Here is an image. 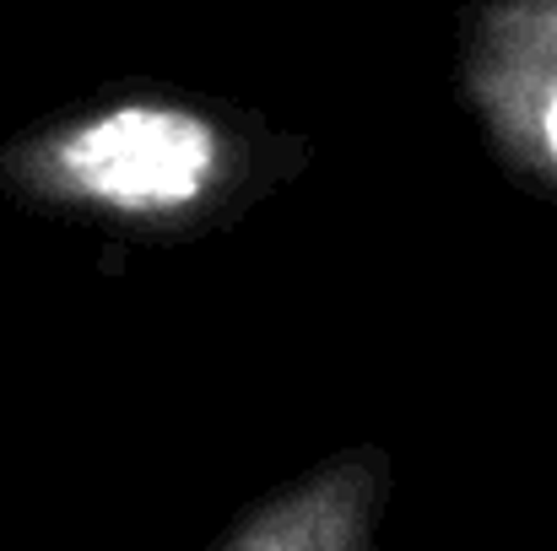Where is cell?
I'll use <instances>...</instances> for the list:
<instances>
[{
  "mask_svg": "<svg viewBox=\"0 0 557 551\" xmlns=\"http://www.w3.org/2000/svg\"><path fill=\"white\" fill-rule=\"evenodd\" d=\"M547 147H553V158H557V98H553V109H547Z\"/></svg>",
  "mask_w": 557,
  "mask_h": 551,
  "instance_id": "obj_2",
  "label": "cell"
},
{
  "mask_svg": "<svg viewBox=\"0 0 557 551\" xmlns=\"http://www.w3.org/2000/svg\"><path fill=\"white\" fill-rule=\"evenodd\" d=\"M54 163L82 195L103 205H125V211L185 205L211 179L216 136L195 114L136 103L82 125Z\"/></svg>",
  "mask_w": 557,
  "mask_h": 551,
  "instance_id": "obj_1",
  "label": "cell"
}]
</instances>
